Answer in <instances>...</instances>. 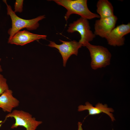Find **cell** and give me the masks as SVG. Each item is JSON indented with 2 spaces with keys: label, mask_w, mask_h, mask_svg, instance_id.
Listing matches in <instances>:
<instances>
[{
  "label": "cell",
  "mask_w": 130,
  "mask_h": 130,
  "mask_svg": "<svg viewBox=\"0 0 130 130\" xmlns=\"http://www.w3.org/2000/svg\"><path fill=\"white\" fill-rule=\"evenodd\" d=\"M82 124L80 122H78V130H83L82 127Z\"/></svg>",
  "instance_id": "15"
},
{
  "label": "cell",
  "mask_w": 130,
  "mask_h": 130,
  "mask_svg": "<svg viewBox=\"0 0 130 130\" xmlns=\"http://www.w3.org/2000/svg\"><path fill=\"white\" fill-rule=\"evenodd\" d=\"M59 40L62 43L60 45L56 43L54 41H50L48 46L57 49L61 54L63 58V66L65 67L68 60L72 55L77 56L79 49L82 46L79 42L73 40L70 41Z\"/></svg>",
  "instance_id": "6"
},
{
  "label": "cell",
  "mask_w": 130,
  "mask_h": 130,
  "mask_svg": "<svg viewBox=\"0 0 130 130\" xmlns=\"http://www.w3.org/2000/svg\"><path fill=\"white\" fill-rule=\"evenodd\" d=\"M117 16L114 15L109 17L100 18L96 20L94 25V33L105 39L115 27L117 20Z\"/></svg>",
  "instance_id": "8"
},
{
  "label": "cell",
  "mask_w": 130,
  "mask_h": 130,
  "mask_svg": "<svg viewBox=\"0 0 130 130\" xmlns=\"http://www.w3.org/2000/svg\"><path fill=\"white\" fill-rule=\"evenodd\" d=\"M9 117L13 118L15 120V123L11 127L12 129L22 126L26 130H35L42 123L41 121L36 120L30 113L21 110H15L12 111L6 116L4 121Z\"/></svg>",
  "instance_id": "4"
},
{
  "label": "cell",
  "mask_w": 130,
  "mask_h": 130,
  "mask_svg": "<svg viewBox=\"0 0 130 130\" xmlns=\"http://www.w3.org/2000/svg\"><path fill=\"white\" fill-rule=\"evenodd\" d=\"M3 1L6 5L7 14L10 16L12 20V27L8 31L10 35L8 39H10L16 33L23 28H26L29 30L36 29L39 26V22L45 18V15H43L30 20L22 19L16 14L11 6L7 4L6 0Z\"/></svg>",
  "instance_id": "2"
},
{
  "label": "cell",
  "mask_w": 130,
  "mask_h": 130,
  "mask_svg": "<svg viewBox=\"0 0 130 130\" xmlns=\"http://www.w3.org/2000/svg\"><path fill=\"white\" fill-rule=\"evenodd\" d=\"M13 93L8 89L0 96V108L5 112L10 113L14 108L19 105L20 102L13 97Z\"/></svg>",
  "instance_id": "11"
},
{
  "label": "cell",
  "mask_w": 130,
  "mask_h": 130,
  "mask_svg": "<svg viewBox=\"0 0 130 130\" xmlns=\"http://www.w3.org/2000/svg\"><path fill=\"white\" fill-rule=\"evenodd\" d=\"M1 60V58H0V61ZM2 70L1 67V65H0V73L1 72H2Z\"/></svg>",
  "instance_id": "16"
},
{
  "label": "cell",
  "mask_w": 130,
  "mask_h": 130,
  "mask_svg": "<svg viewBox=\"0 0 130 130\" xmlns=\"http://www.w3.org/2000/svg\"><path fill=\"white\" fill-rule=\"evenodd\" d=\"M130 32V23L122 24L115 27L109 34L106 39L108 44L114 46H120L124 43V36Z\"/></svg>",
  "instance_id": "7"
},
{
  "label": "cell",
  "mask_w": 130,
  "mask_h": 130,
  "mask_svg": "<svg viewBox=\"0 0 130 130\" xmlns=\"http://www.w3.org/2000/svg\"><path fill=\"white\" fill-rule=\"evenodd\" d=\"M46 35L34 34L27 31H20L8 39V42L11 44L23 46L36 40L46 39Z\"/></svg>",
  "instance_id": "9"
},
{
  "label": "cell",
  "mask_w": 130,
  "mask_h": 130,
  "mask_svg": "<svg viewBox=\"0 0 130 130\" xmlns=\"http://www.w3.org/2000/svg\"><path fill=\"white\" fill-rule=\"evenodd\" d=\"M58 5L61 6L67 10L64 16L66 21L70 15L73 14L80 15L81 17L88 20L97 18H100L97 14L91 12L88 8L87 0H52Z\"/></svg>",
  "instance_id": "1"
},
{
  "label": "cell",
  "mask_w": 130,
  "mask_h": 130,
  "mask_svg": "<svg viewBox=\"0 0 130 130\" xmlns=\"http://www.w3.org/2000/svg\"><path fill=\"white\" fill-rule=\"evenodd\" d=\"M87 110L89 112V115H94L99 114L102 113H104L108 115L113 121L115 120L113 115L110 112H113L114 110L111 108L108 107L106 104H103L99 103L96 104L95 107L88 102L85 103V105H80L78 107V110L79 111Z\"/></svg>",
  "instance_id": "10"
},
{
  "label": "cell",
  "mask_w": 130,
  "mask_h": 130,
  "mask_svg": "<svg viewBox=\"0 0 130 130\" xmlns=\"http://www.w3.org/2000/svg\"><path fill=\"white\" fill-rule=\"evenodd\" d=\"M89 50L91 58V66L96 70L105 67L110 64L111 55L108 49L103 46L92 45L88 42L83 46Z\"/></svg>",
  "instance_id": "3"
},
{
  "label": "cell",
  "mask_w": 130,
  "mask_h": 130,
  "mask_svg": "<svg viewBox=\"0 0 130 130\" xmlns=\"http://www.w3.org/2000/svg\"><path fill=\"white\" fill-rule=\"evenodd\" d=\"M23 0H16L14 5V12L15 13L18 12L21 13L23 11Z\"/></svg>",
  "instance_id": "14"
},
{
  "label": "cell",
  "mask_w": 130,
  "mask_h": 130,
  "mask_svg": "<svg viewBox=\"0 0 130 130\" xmlns=\"http://www.w3.org/2000/svg\"><path fill=\"white\" fill-rule=\"evenodd\" d=\"M6 81V79L0 74V96L6 91L9 89Z\"/></svg>",
  "instance_id": "13"
},
{
  "label": "cell",
  "mask_w": 130,
  "mask_h": 130,
  "mask_svg": "<svg viewBox=\"0 0 130 130\" xmlns=\"http://www.w3.org/2000/svg\"><path fill=\"white\" fill-rule=\"evenodd\" d=\"M97 12L100 18L110 17L114 15L112 4L108 0H99L97 3Z\"/></svg>",
  "instance_id": "12"
},
{
  "label": "cell",
  "mask_w": 130,
  "mask_h": 130,
  "mask_svg": "<svg viewBox=\"0 0 130 130\" xmlns=\"http://www.w3.org/2000/svg\"><path fill=\"white\" fill-rule=\"evenodd\" d=\"M67 31L70 33L78 32L81 36L78 42L82 46L85 43L92 41L96 36L91 30L88 20L81 17L70 24Z\"/></svg>",
  "instance_id": "5"
}]
</instances>
